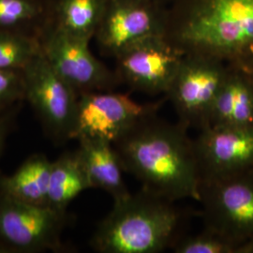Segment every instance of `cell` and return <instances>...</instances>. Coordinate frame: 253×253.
<instances>
[{
	"label": "cell",
	"mask_w": 253,
	"mask_h": 253,
	"mask_svg": "<svg viewBox=\"0 0 253 253\" xmlns=\"http://www.w3.org/2000/svg\"><path fill=\"white\" fill-rule=\"evenodd\" d=\"M172 249L175 253H235L237 245L206 227L205 231L197 235L177 240Z\"/></svg>",
	"instance_id": "cell-20"
},
{
	"label": "cell",
	"mask_w": 253,
	"mask_h": 253,
	"mask_svg": "<svg viewBox=\"0 0 253 253\" xmlns=\"http://www.w3.org/2000/svg\"><path fill=\"white\" fill-rule=\"evenodd\" d=\"M23 70H0V113L25 101Z\"/></svg>",
	"instance_id": "cell-21"
},
{
	"label": "cell",
	"mask_w": 253,
	"mask_h": 253,
	"mask_svg": "<svg viewBox=\"0 0 253 253\" xmlns=\"http://www.w3.org/2000/svg\"><path fill=\"white\" fill-rule=\"evenodd\" d=\"M38 37L47 61L79 96L113 90L119 83L116 73L92 54L90 41L71 35L46 20Z\"/></svg>",
	"instance_id": "cell-5"
},
{
	"label": "cell",
	"mask_w": 253,
	"mask_h": 253,
	"mask_svg": "<svg viewBox=\"0 0 253 253\" xmlns=\"http://www.w3.org/2000/svg\"><path fill=\"white\" fill-rule=\"evenodd\" d=\"M67 214L36 207L0 191V253L60 252Z\"/></svg>",
	"instance_id": "cell-7"
},
{
	"label": "cell",
	"mask_w": 253,
	"mask_h": 253,
	"mask_svg": "<svg viewBox=\"0 0 253 253\" xmlns=\"http://www.w3.org/2000/svg\"><path fill=\"white\" fill-rule=\"evenodd\" d=\"M161 103H139L128 94L112 90L79 96L73 139L98 138L114 144L143 118L155 115Z\"/></svg>",
	"instance_id": "cell-9"
},
{
	"label": "cell",
	"mask_w": 253,
	"mask_h": 253,
	"mask_svg": "<svg viewBox=\"0 0 253 253\" xmlns=\"http://www.w3.org/2000/svg\"><path fill=\"white\" fill-rule=\"evenodd\" d=\"M193 142L202 181L253 172V126H207Z\"/></svg>",
	"instance_id": "cell-12"
},
{
	"label": "cell",
	"mask_w": 253,
	"mask_h": 253,
	"mask_svg": "<svg viewBox=\"0 0 253 253\" xmlns=\"http://www.w3.org/2000/svg\"><path fill=\"white\" fill-rule=\"evenodd\" d=\"M22 103L23 102H20L13 107L8 109L7 111L0 113V160L8 137L14 128L16 119L22 107Z\"/></svg>",
	"instance_id": "cell-22"
},
{
	"label": "cell",
	"mask_w": 253,
	"mask_h": 253,
	"mask_svg": "<svg viewBox=\"0 0 253 253\" xmlns=\"http://www.w3.org/2000/svg\"><path fill=\"white\" fill-rule=\"evenodd\" d=\"M235 253H253V239L240 245Z\"/></svg>",
	"instance_id": "cell-24"
},
{
	"label": "cell",
	"mask_w": 253,
	"mask_h": 253,
	"mask_svg": "<svg viewBox=\"0 0 253 253\" xmlns=\"http://www.w3.org/2000/svg\"><path fill=\"white\" fill-rule=\"evenodd\" d=\"M41 53L37 34L0 30V70H23Z\"/></svg>",
	"instance_id": "cell-19"
},
{
	"label": "cell",
	"mask_w": 253,
	"mask_h": 253,
	"mask_svg": "<svg viewBox=\"0 0 253 253\" xmlns=\"http://www.w3.org/2000/svg\"><path fill=\"white\" fill-rule=\"evenodd\" d=\"M188 128L156 117L143 118L113 145L123 169L143 190L175 202L200 200L201 173Z\"/></svg>",
	"instance_id": "cell-1"
},
{
	"label": "cell",
	"mask_w": 253,
	"mask_h": 253,
	"mask_svg": "<svg viewBox=\"0 0 253 253\" xmlns=\"http://www.w3.org/2000/svg\"><path fill=\"white\" fill-rule=\"evenodd\" d=\"M153 1L158 2V3H160V4H162V5H164V6H168L171 0H153Z\"/></svg>",
	"instance_id": "cell-25"
},
{
	"label": "cell",
	"mask_w": 253,
	"mask_h": 253,
	"mask_svg": "<svg viewBox=\"0 0 253 253\" xmlns=\"http://www.w3.org/2000/svg\"><path fill=\"white\" fill-rule=\"evenodd\" d=\"M180 213L173 202L143 190L114 201L91 239L100 253H158L175 244Z\"/></svg>",
	"instance_id": "cell-3"
},
{
	"label": "cell",
	"mask_w": 253,
	"mask_h": 253,
	"mask_svg": "<svg viewBox=\"0 0 253 253\" xmlns=\"http://www.w3.org/2000/svg\"><path fill=\"white\" fill-rule=\"evenodd\" d=\"M90 182L75 151L61 155L52 162L48 188V208L62 214L82 192L90 190Z\"/></svg>",
	"instance_id": "cell-17"
},
{
	"label": "cell",
	"mask_w": 253,
	"mask_h": 253,
	"mask_svg": "<svg viewBox=\"0 0 253 253\" xmlns=\"http://www.w3.org/2000/svg\"><path fill=\"white\" fill-rule=\"evenodd\" d=\"M185 53L164 37H149L127 47L115 58L119 82L146 94H166Z\"/></svg>",
	"instance_id": "cell-11"
},
{
	"label": "cell",
	"mask_w": 253,
	"mask_h": 253,
	"mask_svg": "<svg viewBox=\"0 0 253 253\" xmlns=\"http://www.w3.org/2000/svg\"><path fill=\"white\" fill-rule=\"evenodd\" d=\"M107 0H49L46 21L65 32L91 41L100 26Z\"/></svg>",
	"instance_id": "cell-16"
},
{
	"label": "cell",
	"mask_w": 253,
	"mask_h": 253,
	"mask_svg": "<svg viewBox=\"0 0 253 253\" xmlns=\"http://www.w3.org/2000/svg\"><path fill=\"white\" fill-rule=\"evenodd\" d=\"M46 16L44 0H0V30H21L38 35Z\"/></svg>",
	"instance_id": "cell-18"
},
{
	"label": "cell",
	"mask_w": 253,
	"mask_h": 253,
	"mask_svg": "<svg viewBox=\"0 0 253 253\" xmlns=\"http://www.w3.org/2000/svg\"><path fill=\"white\" fill-rule=\"evenodd\" d=\"M167 6L153 0H107L94 39L100 52L116 58L149 37L164 35Z\"/></svg>",
	"instance_id": "cell-10"
},
{
	"label": "cell",
	"mask_w": 253,
	"mask_h": 253,
	"mask_svg": "<svg viewBox=\"0 0 253 253\" xmlns=\"http://www.w3.org/2000/svg\"><path fill=\"white\" fill-rule=\"evenodd\" d=\"M247 73V72H246ZM250 74V76H251V79H252V81H253V73H248Z\"/></svg>",
	"instance_id": "cell-26"
},
{
	"label": "cell",
	"mask_w": 253,
	"mask_h": 253,
	"mask_svg": "<svg viewBox=\"0 0 253 253\" xmlns=\"http://www.w3.org/2000/svg\"><path fill=\"white\" fill-rule=\"evenodd\" d=\"M205 225L237 248L253 239V172L201 182ZM237 250V249H236Z\"/></svg>",
	"instance_id": "cell-8"
},
{
	"label": "cell",
	"mask_w": 253,
	"mask_h": 253,
	"mask_svg": "<svg viewBox=\"0 0 253 253\" xmlns=\"http://www.w3.org/2000/svg\"><path fill=\"white\" fill-rule=\"evenodd\" d=\"M229 64L247 73H253V48L249 50L247 53H245L235 61Z\"/></svg>",
	"instance_id": "cell-23"
},
{
	"label": "cell",
	"mask_w": 253,
	"mask_h": 253,
	"mask_svg": "<svg viewBox=\"0 0 253 253\" xmlns=\"http://www.w3.org/2000/svg\"><path fill=\"white\" fill-rule=\"evenodd\" d=\"M230 64L214 56L185 54L172 84L166 93L183 126L207 127L209 114Z\"/></svg>",
	"instance_id": "cell-6"
},
{
	"label": "cell",
	"mask_w": 253,
	"mask_h": 253,
	"mask_svg": "<svg viewBox=\"0 0 253 253\" xmlns=\"http://www.w3.org/2000/svg\"><path fill=\"white\" fill-rule=\"evenodd\" d=\"M164 37L185 54L231 63L253 48V0H171Z\"/></svg>",
	"instance_id": "cell-2"
},
{
	"label": "cell",
	"mask_w": 253,
	"mask_h": 253,
	"mask_svg": "<svg viewBox=\"0 0 253 253\" xmlns=\"http://www.w3.org/2000/svg\"><path fill=\"white\" fill-rule=\"evenodd\" d=\"M209 126H253V84L249 73L230 64L210 111Z\"/></svg>",
	"instance_id": "cell-14"
},
{
	"label": "cell",
	"mask_w": 253,
	"mask_h": 253,
	"mask_svg": "<svg viewBox=\"0 0 253 253\" xmlns=\"http://www.w3.org/2000/svg\"><path fill=\"white\" fill-rule=\"evenodd\" d=\"M26 97L46 135L55 144L73 139L79 95L47 61L42 52L23 69Z\"/></svg>",
	"instance_id": "cell-4"
},
{
	"label": "cell",
	"mask_w": 253,
	"mask_h": 253,
	"mask_svg": "<svg viewBox=\"0 0 253 253\" xmlns=\"http://www.w3.org/2000/svg\"><path fill=\"white\" fill-rule=\"evenodd\" d=\"M76 149L87 174L92 189H100L109 193L114 201L129 193L123 178L125 172L118 152L108 141L82 137L77 139Z\"/></svg>",
	"instance_id": "cell-13"
},
{
	"label": "cell",
	"mask_w": 253,
	"mask_h": 253,
	"mask_svg": "<svg viewBox=\"0 0 253 253\" xmlns=\"http://www.w3.org/2000/svg\"><path fill=\"white\" fill-rule=\"evenodd\" d=\"M51 164L43 154L31 155L12 174H0V191L28 205L48 207Z\"/></svg>",
	"instance_id": "cell-15"
}]
</instances>
